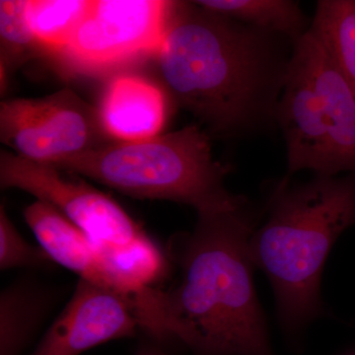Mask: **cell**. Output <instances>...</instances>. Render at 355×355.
Wrapping results in <instances>:
<instances>
[{
    "label": "cell",
    "mask_w": 355,
    "mask_h": 355,
    "mask_svg": "<svg viewBox=\"0 0 355 355\" xmlns=\"http://www.w3.org/2000/svg\"><path fill=\"white\" fill-rule=\"evenodd\" d=\"M244 207L198 214L180 252V280L154 287L144 329L176 338L198 355H273L257 297Z\"/></svg>",
    "instance_id": "obj_1"
},
{
    "label": "cell",
    "mask_w": 355,
    "mask_h": 355,
    "mask_svg": "<svg viewBox=\"0 0 355 355\" xmlns=\"http://www.w3.org/2000/svg\"><path fill=\"white\" fill-rule=\"evenodd\" d=\"M272 33L175 2L156 60L166 88L180 107L216 135L246 130L268 112L284 87L286 64Z\"/></svg>",
    "instance_id": "obj_2"
},
{
    "label": "cell",
    "mask_w": 355,
    "mask_h": 355,
    "mask_svg": "<svg viewBox=\"0 0 355 355\" xmlns=\"http://www.w3.org/2000/svg\"><path fill=\"white\" fill-rule=\"evenodd\" d=\"M355 225V174L317 175L277 188L270 216L254 230L250 254L275 291L280 319L298 330L322 312L321 277L331 248Z\"/></svg>",
    "instance_id": "obj_3"
},
{
    "label": "cell",
    "mask_w": 355,
    "mask_h": 355,
    "mask_svg": "<svg viewBox=\"0 0 355 355\" xmlns=\"http://www.w3.org/2000/svg\"><path fill=\"white\" fill-rule=\"evenodd\" d=\"M135 198L191 205L198 214L244 207L224 180L230 169L214 157L197 125L139 141H112L53 165Z\"/></svg>",
    "instance_id": "obj_4"
},
{
    "label": "cell",
    "mask_w": 355,
    "mask_h": 355,
    "mask_svg": "<svg viewBox=\"0 0 355 355\" xmlns=\"http://www.w3.org/2000/svg\"><path fill=\"white\" fill-rule=\"evenodd\" d=\"M275 114L286 137L289 173L355 174V95L310 29L294 41Z\"/></svg>",
    "instance_id": "obj_5"
},
{
    "label": "cell",
    "mask_w": 355,
    "mask_h": 355,
    "mask_svg": "<svg viewBox=\"0 0 355 355\" xmlns=\"http://www.w3.org/2000/svg\"><path fill=\"white\" fill-rule=\"evenodd\" d=\"M0 186L31 193L64 214L94 243L120 279L140 277L157 260L161 250L118 203L55 166L1 151Z\"/></svg>",
    "instance_id": "obj_6"
},
{
    "label": "cell",
    "mask_w": 355,
    "mask_h": 355,
    "mask_svg": "<svg viewBox=\"0 0 355 355\" xmlns=\"http://www.w3.org/2000/svg\"><path fill=\"white\" fill-rule=\"evenodd\" d=\"M0 140L20 157L55 165L113 141L98 108L71 89L0 104Z\"/></svg>",
    "instance_id": "obj_7"
},
{
    "label": "cell",
    "mask_w": 355,
    "mask_h": 355,
    "mask_svg": "<svg viewBox=\"0 0 355 355\" xmlns=\"http://www.w3.org/2000/svg\"><path fill=\"white\" fill-rule=\"evenodd\" d=\"M175 2L99 0L55 55L64 69L79 74L107 71L157 53Z\"/></svg>",
    "instance_id": "obj_8"
},
{
    "label": "cell",
    "mask_w": 355,
    "mask_h": 355,
    "mask_svg": "<svg viewBox=\"0 0 355 355\" xmlns=\"http://www.w3.org/2000/svg\"><path fill=\"white\" fill-rule=\"evenodd\" d=\"M137 329L140 324L132 298L80 279L33 355H79L103 343L132 336Z\"/></svg>",
    "instance_id": "obj_9"
},
{
    "label": "cell",
    "mask_w": 355,
    "mask_h": 355,
    "mask_svg": "<svg viewBox=\"0 0 355 355\" xmlns=\"http://www.w3.org/2000/svg\"><path fill=\"white\" fill-rule=\"evenodd\" d=\"M24 218L53 263L76 272L80 279L137 298L88 236L55 207L36 200L24 210Z\"/></svg>",
    "instance_id": "obj_10"
},
{
    "label": "cell",
    "mask_w": 355,
    "mask_h": 355,
    "mask_svg": "<svg viewBox=\"0 0 355 355\" xmlns=\"http://www.w3.org/2000/svg\"><path fill=\"white\" fill-rule=\"evenodd\" d=\"M98 111L105 132L113 141H139L162 130L165 96L142 77L116 76L105 89Z\"/></svg>",
    "instance_id": "obj_11"
},
{
    "label": "cell",
    "mask_w": 355,
    "mask_h": 355,
    "mask_svg": "<svg viewBox=\"0 0 355 355\" xmlns=\"http://www.w3.org/2000/svg\"><path fill=\"white\" fill-rule=\"evenodd\" d=\"M44 294L31 284H16L0 296V355H20L46 312Z\"/></svg>",
    "instance_id": "obj_12"
},
{
    "label": "cell",
    "mask_w": 355,
    "mask_h": 355,
    "mask_svg": "<svg viewBox=\"0 0 355 355\" xmlns=\"http://www.w3.org/2000/svg\"><path fill=\"white\" fill-rule=\"evenodd\" d=\"M196 4L210 12L226 16L295 41L304 34V16L296 2L288 0H200Z\"/></svg>",
    "instance_id": "obj_13"
},
{
    "label": "cell",
    "mask_w": 355,
    "mask_h": 355,
    "mask_svg": "<svg viewBox=\"0 0 355 355\" xmlns=\"http://www.w3.org/2000/svg\"><path fill=\"white\" fill-rule=\"evenodd\" d=\"M310 30L328 51L355 95V0L318 2Z\"/></svg>",
    "instance_id": "obj_14"
},
{
    "label": "cell",
    "mask_w": 355,
    "mask_h": 355,
    "mask_svg": "<svg viewBox=\"0 0 355 355\" xmlns=\"http://www.w3.org/2000/svg\"><path fill=\"white\" fill-rule=\"evenodd\" d=\"M92 2L28 0V22L46 55L55 58L69 44L90 10Z\"/></svg>",
    "instance_id": "obj_15"
},
{
    "label": "cell",
    "mask_w": 355,
    "mask_h": 355,
    "mask_svg": "<svg viewBox=\"0 0 355 355\" xmlns=\"http://www.w3.org/2000/svg\"><path fill=\"white\" fill-rule=\"evenodd\" d=\"M27 0L0 1V70L1 85L9 72L33 57L46 55L32 32L27 18Z\"/></svg>",
    "instance_id": "obj_16"
},
{
    "label": "cell",
    "mask_w": 355,
    "mask_h": 355,
    "mask_svg": "<svg viewBox=\"0 0 355 355\" xmlns=\"http://www.w3.org/2000/svg\"><path fill=\"white\" fill-rule=\"evenodd\" d=\"M53 263L48 254L29 244L18 232L7 216L3 205L0 209V270L44 266Z\"/></svg>",
    "instance_id": "obj_17"
}]
</instances>
